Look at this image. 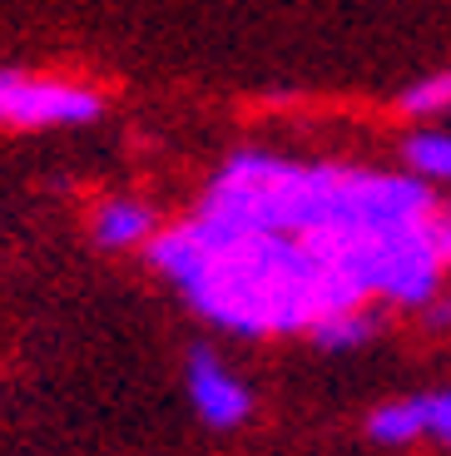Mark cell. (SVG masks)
I'll list each match as a JSON object with an SVG mask.
<instances>
[{"instance_id": "cell-5", "label": "cell", "mask_w": 451, "mask_h": 456, "mask_svg": "<svg viewBox=\"0 0 451 456\" xmlns=\"http://www.w3.org/2000/svg\"><path fill=\"white\" fill-rule=\"evenodd\" d=\"M367 436L377 446H406L427 436V411H422V397H402V402H387L367 417Z\"/></svg>"}, {"instance_id": "cell-6", "label": "cell", "mask_w": 451, "mask_h": 456, "mask_svg": "<svg viewBox=\"0 0 451 456\" xmlns=\"http://www.w3.org/2000/svg\"><path fill=\"white\" fill-rule=\"evenodd\" d=\"M406 169L427 183H451V134L447 129H417V134L402 144Z\"/></svg>"}, {"instance_id": "cell-9", "label": "cell", "mask_w": 451, "mask_h": 456, "mask_svg": "<svg viewBox=\"0 0 451 456\" xmlns=\"http://www.w3.org/2000/svg\"><path fill=\"white\" fill-rule=\"evenodd\" d=\"M422 411H427V436L451 446V387L447 392H427L422 397Z\"/></svg>"}, {"instance_id": "cell-3", "label": "cell", "mask_w": 451, "mask_h": 456, "mask_svg": "<svg viewBox=\"0 0 451 456\" xmlns=\"http://www.w3.org/2000/svg\"><path fill=\"white\" fill-rule=\"evenodd\" d=\"M189 402L209 427H243L253 417V392L218 362V353L193 347L189 353Z\"/></svg>"}, {"instance_id": "cell-1", "label": "cell", "mask_w": 451, "mask_h": 456, "mask_svg": "<svg viewBox=\"0 0 451 456\" xmlns=\"http://www.w3.org/2000/svg\"><path fill=\"white\" fill-rule=\"evenodd\" d=\"M149 263L189 297L193 313L238 338L313 332L323 318L357 308L367 297L298 233L238 228L209 214L154 233Z\"/></svg>"}, {"instance_id": "cell-7", "label": "cell", "mask_w": 451, "mask_h": 456, "mask_svg": "<svg viewBox=\"0 0 451 456\" xmlns=\"http://www.w3.org/2000/svg\"><path fill=\"white\" fill-rule=\"evenodd\" d=\"M373 332H377V313H367L357 303V308H342V313H332V318H323L308 338H313L323 353H348V347H362Z\"/></svg>"}, {"instance_id": "cell-4", "label": "cell", "mask_w": 451, "mask_h": 456, "mask_svg": "<svg viewBox=\"0 0 451 456\" xmlns=\"http://www.w3.org/2000/svg\"><path fill=\"white\" fill-rule=\"evenodd\" d=\"M159 233L154 224V208L139 204V199H110V204H100V214H94V243L100 248H135V243H149Z\"/></svg>"}, {"instance_id": "cell-2", "label": "cell", "mask_w": 451, "mask_h": 456, "mask_svg": "<svg viewBox=\"0 0 451 456\" xmlns=\"http://www.w3.org/2000/svg\"><path fill=\"white\" fill-rule=\"evenodd\" d=\"M100 114H104V100L90 85L0 69V125H11V129H65V125H90Z\"/></svg>"}, {"instance_id": "cell-8", "label": "cell", "mask_w": 451, "mask_h": 456, "mask_svg": "<svg viewBox=\"0 0 451 456\" xmlns=\"http://www.w3.org/2000/svg\"><path fill=\"white\" fill-rule=\"evenodd\" d=\"M402 110L406 114H451V65L431 69V75H422V80L406 85Z\"/></svg>"}]
</instances>
